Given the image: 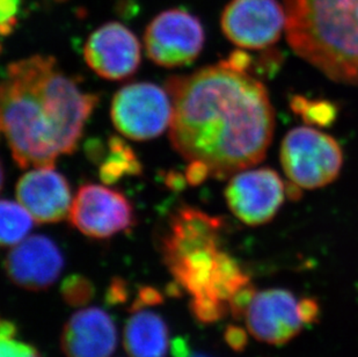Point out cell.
Returning a JSON list of instances; mask_svg holds the SVG:
<instances>
[{
  "label": "cell",
  "mask_w": 358,
  "mask_h": 357,
  "mask_svg": "<svg viewBox=\"0 0 358 357\" xmlns=\"http://www.w3.org/2000/svg\"><path fill=\"white\" fill-rule=\"evenodd\" d=\"M164 302V297L159 290L155 289L152 286H143L139 288L138 295L135 302L132 303L130 312L143 310L144 307H157Z\"/></svg>",
  "instance_id": "25"
},
{
  "label": "cell",
  "mask_w": 358,
  "mask_h": 357,
  "mask_svg": "<svg viewBox=\"0 0 358 357\" xmlns=\"http://www.w3.org/2000/svg\"><path fill=\"white\" fill-rule=\"evenodd\" d=\"M138 38L124 24L107 22L88 36L85 61L95 74L108 80H122L138 70L142 59Z\"/></svg>",
  "instance_id": "11"
},
{
  "label": "cell",
  "mask_w": 358,
  "mask_h": 357,
  "mask_svg": "<svg viewBox=\"0 0 358 357\" xmlns=\"http://www.w3.org/2000/svg\"><path fill=\"white\" fill-rule=\"evenodd\" d=\"M206 41L199 18L172 8L158 14L144 34L148 57L162 68H179L195 61Z\"/></svg>",
  "instance_id": "7"
},
{
  "label": "cell",
  "mask_w": 358,
  "mask_h": 357,
  "mask_svg": "<svg viewBox=\"0 0 358 357\" xmlns=\"http://www.w3.org/2000/svg\"><path fill=\"white\" fill-rule=\"evenodd\" d=\"M0 243L13 247L26 239L34 225V218L21 203L3 200L0 204Z\"/></svg>",
  "instance_id": "19"
},
{
  "label": "cell",
  "mask_w": 358,
  "mask_h": 357,
  "mask_svg": "<svg viewBox=\"0 0 358 357\" xmlns=\"http://www.w3.org/2000/svg\"><path fill=\"white\" fill-rule=\"evenodd\" d=\"M290 108L310 127L329 128L334 125L338 115V109L334 102L322 99L310 100L303 95L291 97Z\"/></svg>",
  "instance_id": "20"
},
{
  "label": "cell",
  "mask_w": 358,
  "mask_h": 357,
  "mask_svg": "<svg viewBox=\"0 0 358 357\" xmlns=\"http://www.w3.org/2000/svg\"><path fill=\"white\" fill-rule=\"evenodd\" d=\"M189 357H210L208 355L204 354H192Z\"/></svg>",
  "instance_id": "33"
},
{
  "label": "cell",
  "mask_w": 358,
  "mask_h": 357,
  "mask_svg": "<svg viewBox=\"0 0 358 357\" xmlns=\"http://www.w3.org/2000/svg\"><path fill=\"white\" fill-rule=\"evenodd\" d=\"M132 314L124 327L125 351L131 357H165L169 330L164 319L144 309Z\"/></svg>",
  "instance_id": "16"
},
{
  "label": "cell",
  "mask_w": 358,
  "mask_h": 357,
  "mask_svg": "<svg viewBox=\"0 0 358 357\" xmlns=\"http://www.w3.org/2000/svg\"><path fill=\"white\" fill-rule=\"evenodd\" d=\"M223 219L193 206H181L169 218L162 240L166 266L199 251L220 248Z\"/></svg>",
  "instance_id": "13"
},
{
  "label": "cell",
  "mask_w": 358,
  "mask_h": 357,
  "mask_svg": "<svg viewBox=\"0 0 358 357\" xmlns=\"http://www.w3.org/2000/svg\"><path fill=\"white\" fill-rule=\"evenodd\" d=\"M280 157L289 181L308 190L334 182L343 165L336 139L310 125L292 129L284 136Z\"/></svg>",
  "instance_id": "4"
},
{
  "label": "cell",
  "mask_w": 358,
  "mask_h": 357,
  "mask_svg": "<svg viewBox=\"0 0 358 357\" xmlns=\"http://www.w3.org/2000/svg\"><path fill=\"white\" fill-rule=\"evenodd\" d=\"M185 176L189 185L197 186L202 183L206 178H210V171L208 166L203 162H190Z\"/></svg>",
  "instance_id": "28"
},
{
  "label": "cell",
  "mask_w": 358,
  "mask_h": 357,
  "mask_svg": "<svg viewBox=\"0 0 358 357\" xmlns=\"http://www.w3.org/2000/svg\"><path fill=\"white\" fill-rule=\"evenodd\" d=\"M64 259L48 237L31 236L12 247L5 261L10 280L27 290H44L61 275Z\"/></svg>",
  "instance_id": "14"
},
{
  "label": "cell",
  "mask_w": 358,
  "mask_h": 357,
  "mask_svg": "<svg viewBox=\"0 0 358 357\" xmlns=\"http://www.w3.org/2000/svg\"><path fill=\"white\" fill-rule=\"evenodd\" d=\"M142 169V164L128 143L117 136L108 139V155L99 169L102 182L113 185L125 176H138Z\"/></svg>",
  "instance_id": "18"
},
{
  "label": "cell",
  "mask_w": 358,
  "mask_h": 357,
  "mask_svg": "<svg viewBox=\"0 0 358 357\" xmlns=\"http://www.w3.org/2000/svg\"><path fill=\"white\" fill-rule=\"evenodd\" d=\"M0 98L1 130L21 169L55 167L59 155L75 152L99 102L42 55L8 64Z\"/></svg>",
  "instance_id": "2"
},
{
  "label": "cell",
  "mask_w": 358,
  "mask_h": 357,
  "mask_svg": "<svg viewBox=\"0 0 358 357\" xmlns=\"http://www.w3.org/2000/svg\"><path fill=\"white\" fill-rule=\"evenodd\" d=\"M15 196L40 224L64 220L73 202L68 180L54 167H36L24 173L17 181Z\"/></svg>",
  "instance_id": "12"
},
{
  "label": "cell",
  "mask_w": 358,
  "mask_h": 357,
  "mask_svg": "<svg viewBox=\"0 0 358 357\" xmlns=\"http://www.w3.org/2000/svg\"><path fill=\"white\" fill-rule=\"evenodd\" d=\"M185 181H187L186 176H180V174H169L167 176V185L171 188L179 189V187L185 186Z\"/></svg>",
  "instance_id": "32"
},
{
  "label": "cell",
  "mask_w": 358,
  "mask_h": 357,
  "mask_svg": "<svg viewBox=\"0 0 358 357\" xmlns=\"http://www.w3.org/2000/svg\"><path fill=\"white\" fill-rule=\"evenodd\" d=\"M172 99V146L210 178H231L264 160L274 137L275 111L264 85L220 62L166 81Z\"/></svg>",
  "instance_id": "1"
},
{
  "label": "cell",
  "mask_w": 358,
  "mask_h": 357,
  "mask_svg": "<svg viewBox=\"0 0 358 357\" xmlns=\"http://www.w3.org/2000/svg\"><path fill=\"white\" fill-rule=\"evenodd\" d=\"M17 334V327L12 321H3L0 323V339H10Z\"/></svg>",
  "instance_id": "31"
},
{
  "label": "cell",
  "mask_w": 358,
  "mask_h": 357,
  "mask_svg": "<svg viewBox=\"0 0 358 357\" xmlns=\"http://www.w3.org/2000/svg\"><path fill=\"white\" fill-rule=\"evenodd\" d=\"M285 187L278 173L269 167L243 169L231 176L225 200L231 213L243 224L264 225L280 211Z\"/></svg>",
  "instance_id": "8"
},
{
  "label": "cell",
  "mask_w": 358,
  "mask_h": 357,
  "mask_svg": "<svg viewBox=\"0 0 358 357\" xmlns=\"http://www.w3.org/2000/svg\"><path fill=\"white\" fill-rule=\"evenodd\" d=\"M287 43L331 80L358 86V0H284Z\"/></svg>",
  "instance_id": "3"
},
{
  "label": "cell",
  "mask_w": 358,
  "mask_h": 357,
  "mask_svg": "<svg viewBox=\"0 0 358 357\" xmlns=\"http://www.w3.org/2000/svg\"><path fill=\"white\" fill-rule=\"evenodd\" d=\"M69 218L83 234L95 239L128 231L136 222L131 203L122 192L95 183L78 189Z\"/></svg>",
  "instance_id": "9"
},
{
  "label": "cell",
  "mask_w": 358,
  "mask_h": 357,
  "mask_svg": "<svg viewBox=\"0 0 358 357\" xmlns=\"http://www.w3.org/2000/svg\"><path fill=\"white\" fill-rule=\"evenodd\" d=\"M220 26L237 47L267 49L282 36L287 13L278 0H231L222 13Z\"/></svg>",
  "instance_id": "10"
},
{
  "label": "cell",
  "mask_w": 358,
  "mask_h": 357,
  "mask_svg": "<svg viewBox=\"0 0 358 357\" xmlns=\"http://www.w3.org/2000/svg\"><path fill=\"white\" fill-rule=\"evenodd\" d=\"M224 64L227 65L229 68L234 69L236 71L243 72V74H250L252 69H253V57L250 56L246 51L238 49L234 50L229 58L224 59Z\"/></svg>",
  "instance_id": "26"
},
{
  "label": "cell",
  "mask_w": 358,
  "mask_h": 357,
  "mask_svg": "<svg viewBox=\"0 0 358 357\" xmlns=\"http://www.w3.org/2000/svg\"><path fill=\"white\" fill-rule=\"evenodd\" d=\"M169 92L152 83H132L116 92L110 116L117 132L132 141H150L162 135L172 121Z\"/></svg>",
  "instance_id": "6"
},
{
  "label": "cell",
  "mask_w": 358,
  "mask_h": 357,
  "mask_svg": "<svg viewBox=\"0 0 358 357\" xmlns=\"http://www.w3.org/2000/svg\"><path fill=\"white\" fill-rule=\"evenodd\" d=\"M0 357H41L38 351L31 344L10 339H1Z\"/></svg>",
  "instance_id": "24"
},
{
  "label": "cell",
  "mask_w": 358,
  "mask_h": 357,
  "mask_svg": "<svg viewBox=\"0 0 358 357\" xmlns=\"http://www.w3.org/2000/svg\"><path fill=\"white\" fill-rule=\"evenodd\" d=\"M129 291L128 286L124 280L120 277L113 279L109 284L108 290L106 293V302L108 305H117V304L124 303L128 300Z\"/></svg>",
  "instance_id": "27"
},
{
  "label": "cell",
  "mask_w": 358,
  "mask_h": 357,
  "mask_svg": "<svg viewBox=\"0 0 358 357\" xmlns=\"http://www.w3.org/2000/svg\"><path fill=\"white\" fill-rule=\"evenodd\" d=\"M190 311L199 323H213L225 317L230 311V307L227 302L216 300L209 295H199L193 296Z\"/></svg>",
  "instance_id": "22"
},
{
  "label": "cell",
  "mask_w": 358,
  "mask_h": 357,
  "mask_svg": "<svg viewBox=\"0 0 358 357\" xmlns=\"http://www.w3.org/2000/svg\"><path fill=\"white\" fill-rule=\"evenodd\" d=\"M21 0H1V34L7 36L13 31L17 24V14L20 10Z\"/></svg>",
  "instance_id": "23"
},
{
  "label": "cell",
  "mask_w": 358,
  "mask_h": 357,
  "mask_svg": "<svg viewBox=\"0 0 358 357\" xmlns=\"http://www.w3.org/2000/svg\"><path fill=\"white\" fill-rule=\"evenodd\" d=\"M61 344L68 357H109L117 344L115 323L98 307L78 311L65 323Z\"/></svg>",
  "instance_id": "15"
},
{
  "label": "cell",
  "mask_w": 358,
  "mask_h": 357,
  "mask_svg": "<svg viewBox=\"0 0 358 357\" xmlns=\"http://www.w3.org/2000/svg\"><path fill=\"white\" fill-rule=\"evenodd\" d=\"M172 354L174 357H189L192 355L186 340L182 337H176L172 342Z\"/></svg>",
  "instance_id": "30"
},
{
  "label": "cell",
  "mask_w": 358,
  "mask_h": 357,
  "mask_svg": "<svg viewBox=\"0 0 358 357\" xmlns=\"http://www.w3.org/2000/svg\"><path fill=\"white\" fill-rule=\"evenodd\" d=\"M94 286L91 281L81 275H70L62 282V296L70 307L87 305L94 296Z\"/></svg>",
  "instance_id": "21"
},
{
  "label": "cell",
  "mask_w": 358,
  "mask_h": 357,
  "mask_svg": "<svg viewBox=\"0 0 358 357\" xmlns=\"http://www.w3.org/2000/svg\"><path fill=\"white\" fill-rule=\"evenodd\" d=\"M224 337L227 344L230 346L234 351H243L246 347L247 335L243 328L237 326H229L224 333Z\"/></svg>",
  "instance_id": "29"
},
{
  "label": "cell",
  "mask_w": 358,
  "mask_h": 357,
  "mask_svg": "<svg viewBox=\"0 0 358 357\" xmlns=\"http://www.w3.org/2000/svg\"><path fill=\"white\" fill-rule=\"evenodd\" d=\"M319 307L310 298L299 300L283 289L255 293L245 319L257 340L269 344H287L318 317Z\"/></svg>",
  "instance_id": "5"
},
{
  "label": "cell",
  "mask_w": 358,
  "mask_h": 357,
  "mask_svg": "<svg viewBox=\"0 0 358 357\" xmlns=\"http://www.w3.org/2000/svg\"><path fill=\"white\" fill-rule=\"evenodd\" d=\"M250 284V276L243 273L237 260L229 253L220 251L217 253L213 277L206 295L229 303L238 290Z\"/></svg>",
  "instance_id": "17"
}]
</instances>
